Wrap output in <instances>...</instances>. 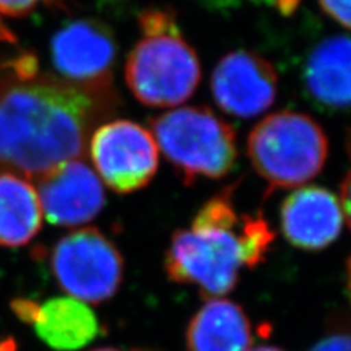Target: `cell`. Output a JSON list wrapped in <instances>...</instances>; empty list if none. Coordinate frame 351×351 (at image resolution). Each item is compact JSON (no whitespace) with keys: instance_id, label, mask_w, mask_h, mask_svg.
I'll return each mask as SVG.
<instances>
[{"instance_id":"cell-1","label":"cell","mask_w":351,"mask_h":351,"mask_svg":"<svg viewBox=\"0 0 351 351\" xmlns=\"http://www.w3.org/2000/svg\"><path fill=\"white\" fill-rule=\"evenodd\" d=\"M113 88L94 90L37 72L21 58L0 78V170L38 180L81 160L94 129L113 113Z\"/></svg>"},{"instance_id":"cell-2","label":"cell","mask_w":351,"mask_h":351,"mask_svg":"<svg viewBox=\"0 0 351 351\" xmlns=\"http://www.w3.org/2000/svg\"><path fill=\"white\" fill-rule=\"evenodd\" d=\"M234 188L227 186L213 196L191 228L176 232L164 258L169 278L195 285L205 300L228 294L237 285L241 267H247L245 215L236 213Z\"/></svg>"},{"instance_id":"cell-3","label":"cell","mask_w":351,"mask_h":351,"mask_svg":"<svg viewBox=\"0 0 351 351\" xmlns=\"http://www.w3.org/2000/svg\"><path fill=\"white\" fill-rule=\"evenodd\" d=\"M329 151L322 126L309 114L282 110L267 116L250 132L247 157L268 183V192L298 188L324 169Z\"/></svg>"},{"instance_id":"cell-4","label":"cell","mask_w":351,"mask_h":351,"mask_svg":"<svg viewBox=\"0 0 351 351\" xmlns=\"http://www.w3.org/2000/svg\"><path fill=\"white\" fill-rule=\"evenodd\" d=\"M152 136L186 186L221 179L237 160L236 130L210 107L174 108L149 120Z\"/></svg>"},{"instance_id":"cell-5","label":"cell","mask_w":351,"mask_h":351,"mask_svg":"<svg viewBox=\"0 0 351 351\" xmlns=\"http://www.w3.org/2000/svg\"><path fill=\"white\" fill-rule=\"evenodd\" d=\"M125 80L139 103L167 108L193 95L201 82V63L178 28L138 41L128 56Z\"/></svg>"},{"instance_id":"cell-6","label":"cell","mask_w":351,"mask_h":351,"mask_svg":"<svg viewBox=\"0 0 351 351\" xmlns=\"http://www.w3.org/2000/svg\"><path fill=\"white\" fill-rule=\"evenodd\" d=\"M59 287L82 303L100 304L117 293L125 262L116 245L100 230L80 228L62 237L50 254Z\"/></svg>"},{"instance_id":"cell-7","label":"cell","mask_w":351,"mask_h":351,"mask_svg":"<svg viewBox=\"0 0 351 351\" xmlns=\"http://www.w3.org/2000/svg\"><path fill=\"white\" fill-rule=\"evenodd\" d=\"M97 176L117 193L139 191L158 170V147L152 134L130 120L100 125L88 142Z\"/></svg>"},{"instance_id":"cell-8","label":"cell","mask_w":351,"mask_h":351,"mask_svg":"<svg viewBox=\"0 0 351 351\" xmlns=\"http://www.w3.org/2000/svg\"><path fill=\"white\" fill-rule=\"evenodd\" d=\"M50 53L62 80L94 90L112 88L117 43L104 22H69L51 38Z\"/></svg>"},{"instance_id":"cell-9","label":"cell","mask_w":351,"mask_h":351,"mask_svg":"<svg viewBox=\"0 0 351 351\" xmlns=\"http://www.w3.org/2000/svg\"><path fill=\"white\" fill-rule=\"evenodd\" d=\"M211 91L223 112L239 119H252L267 112L276 101L278 75L274 64L261 54L236 50L217 63Z\"/></svg>"},{"instance_id":"cell-10","label":"cell","mask_w":351,"mask_h":351,"mask_svg":"<svg viewBox=\"0 0 351 351\" xmlns=\"http://www.w3.org/2000/svg\"><path fill=\"white\" fill-rule=\"evenodd\" d=\"M37 195L47 221L76 227L93 221L106 204L103 183L82 160H73L37 180Z\"/></svg>"},{"instance_id":"cell-11","label":"cell","mask_w":351,"mask_h":351,"mask_svg":"<svg viewBox=\"0 0 351 351\" xmlns=\"http://www.w3.org/2000/svg\"><path fill=\"white\" fill-rule=\"evenodd\" d=\"M10 307L22 322L34 326L40 339L58 351L81 350L100 332L91 307L73 298H54L44 303L18 299Z\"/></svg>"},{"instance_id":"cell-12","label":"cell","mask_w":351,"mask_h":351,"mask_svg":"<svg viewBox=\"0 0 351 351\" xmlns=\"http://www.w3.org/2000/svg\"><path fill=\"white\" fill-rule=\"evenodd\" d=\"M343 211L332 192L307 186L290 193L281 206V232L290 245L304 250H321L338 239Z\"/></svg>"},{"instance_id":"cell-13","label":"cell","mask_w":351,"mask_h":351,"mask_svg":"<svg viewBox=\"0 0 351 351\" xmlns=\"http://www.w3.org/2000/svg\"><path fill=\"white\" fill-rule=\"evenodd\" d=\"M302 82L307 100L324 112L351 108V37L317 43L303 64Z\"/></svg>"},{"instance_id":"cell-14","label":"cell","mask_w":351,"mask_h":351,"mask_svg":"<svg viewBox=\"0 0 351 351\" xmlns=\"http://www.w3.org/2000/svg\"><path fill=\"white\" fill-rule=\"evenodd\" d=\"M254 343L247 315L237 303L208 299L186 331L188 351H249Z\"/></svg>"},{"instance_id":"cell-15","label":"cell","mask_w":351,"mask_h":351,"mask_svg":"<svg viewBox=\"0 0 351 351\" xmlns=\"http://www.w3.org/2000/svg\"><path fill=\"white\" fill-rule=\"evenodd\" d=\"M41 224L43 210L34 186L21 176L0 174V246L28 245Z\"/></svg>"},{"instance_id":"cell-16","label":"cell","mask_w":351,"mask_h":351,"mask_svg":"<svg viewBox=\"0 0 351 351\" xmlns=\"http://www.w3.org/2000/svg\"><path fill=\"white\" fill-rule=\"evenodd\" d=\"M139 28L144 36L161 34L178 29V18L176 12L169 8H148L139 14Z\"/></svg>"},{"instance_id":"cell-17","label":"cell","mask_w":351,"mask_h":351,"mask_svg":"<svg viewBox=\"0 0 351 351\" xmlns=\"http://www.w3.org/2000/svg\"><path fill=\"white\" fill-rule=\"evenodd\" d=\"M319 5L329 18L351 29V0H319Z\"/></svg>"},{"instance_id":"cell-18","label":"cell","mask_w":351,"mask_h":351,"mask_svg":"<svg viewBox=\"0 0 351 351\" xmlns=\"http://www.w3.org/2000/svg\"><path fill=\"white\" fill-rule=\"evenodd\" d=\"M51 0H0V15L25 16L38 5L49 3Z\"/></svg>"},{"instance_id":"cell-19","label":"cell","mask_w":351,"mask_h":351,"mask_svg":"<svg viewBox=\"0 0 351 351\" xmlns=\"http://www.w3.org/2000/svg\"><path fill=\"white\" fill-rule=\"evenodd\" d=\"M309 351H351V334L335 332L322 338Z\"/></svg>"},{"instance_id":"cell-20","label":"cell","mask_w":351,"mask_h":351,"mask_svg":"<svg viewBox=\"0 0 351 351\" xmlns=\"http://www.w3.org/2000/svg\"><path fill=\"white\" fill-rule=\"evenodd\" d=\"M341 211L343 217L351 230V170L347 173L341 183Z\"/></svg>"},{"instance_id":"cell-21","label":"cell","mask_w":351,"mask_h":351,"mask_svg":"<svg viewBox=\"0 0 351 351\" xmlns=\"http://www.w3.org/2000/svg\"><path fill=\"white\" fill-rule=\"evenodd\" d=\"M271 3L276 6L282 15H291L300 5V0H271Z\"/></svg>"},{"instance_id":"cell-22","label":"cell","mask_w":351,"mask_h":351,"mask_svg":"<svg viewBox=\"0 0 351 351\" xmlns=\"http://www.w3.org/2000/svg\"><path fill=\"white\" fill-rule=\"evenodd\" d=\"M0 41H6V43L15 41L14 34L2 24V21H0Z\"/></svg>"},{"instance_id":"cell-23","label":"cell","mask_w":351,"mask_h":351,"mask_svg":"<svg viewBox=\"0 0 351 351\" xmlns=\"http://www.w3.org/2000/svg\"><path fill=\"white\" fill-rule=\"evenodd\" d=\"M0 351H16L14 339L12 338L0 339Z\"/></svg>"},{"instance_id":"cell-24","label":"cell","mask_w":351,"mask_h":351,"mask_svg":"<svg viewBox=\"0 0 351 351\" xmlns=\"http://www.w3.org/2000/svg\"><path fill=\"white\" fill-rule=\"evenodd\" d=\"M347 287H348V294L351 300V258L348 259V263H347Z\"/></svg>"},{"instance_id":"cell-25","label":"cell","mask_w":351,"mask_h":351,"mask_svg":"<svg viewBox=\"0 0 351 351\" xmlns=\"http://www.w3.org/2000/svg\"><path fill=\"white\" fill-rule=\"evenodd\" d=\"M249 351H284L278 347H272V346H261L258 348H250Z\"/></svg>"},{"instance_id":"cell-26","label":"cell","mask_w":351,"mask_h":351,"mask_svg":"<svg viewBox=\"0 0 351 351\" xmlns=\"http://www.w3.org/2000/svg\"><path fill=\"white\" fill-rule=\"evenodd\" d=\"M91 351H122V350L112 348V347H103V348H95V350H91Z\"/></svg>"},{"instance_id":"cell-27","label":"cell","mask_w":351,"mask_h":351,"mask_svg":"<svg viewBox=\"0 0 351 351\" xmlns=\"http://www.w3.org/2000/svg\"><path fill=\"white\" fill-rule=\"evenodd\" d=\"M134 351H147V350H134Z\"/></svg>"}]
</instances>
